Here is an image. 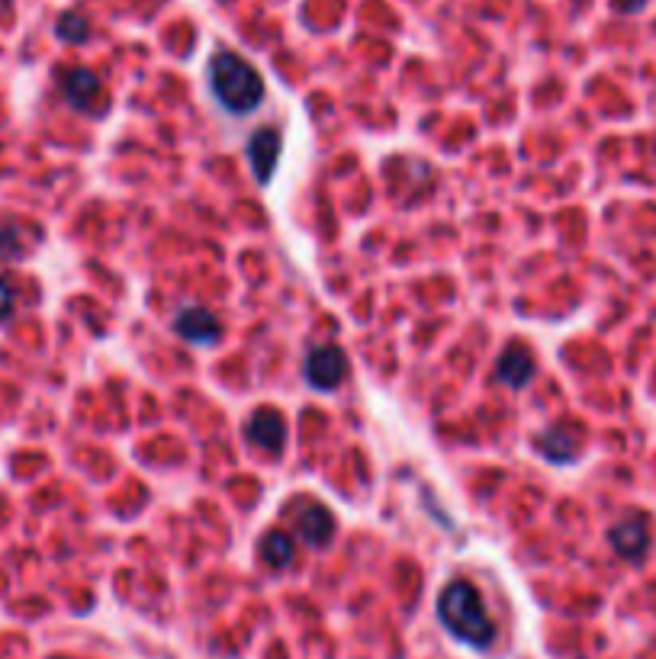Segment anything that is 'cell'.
Instances as JSON below:
<instances>
[{
    "instance_id": "11",
    "label": "cell",
    "mask_w": 656,
    "mask_h": 659,
    "mask_svg": "<svg viewBox=\"0 0 656 659\" xmlns=\"http://www.w3.org/2000/svg\"><path fill=\"white\" fill-rule=\"evenodd\" d=\"M62 88H65V100H68L75 109H81V113H94V103L97 96H100V81H97L94 72H88V68H75V72L65 75Z\"/></svg>"
},
{
    "instance_id": "2",
    "label": "cell",
    "mask_w": 656,
    "mask_h": 659,
    "mask_svg": "<svg viewBox=\"0 0 656 659\" xmlns=\"http://www.w3.org/2000/svg\"><path fill=\"white\" fill-rule=\"evenodd\" d=\"M209 88L216 100L235 113L245 116L261 106L265 100V78L252 62H245L239 52H216L209 62Z\"/></svg>"
},
{
    "instance_id": "12",
    "label": "cell",
    "mask_w": 656,
    "mask_h": 659,
    "mask_svg": "<svg viewBox=\"0 0 656 659\" xmlns=\"http://www.w3.org/2000/svg\"><path fill=\"white\" fill-rule=\"evenodd\" d=\"M293 554H296V547H293V538H290V534H283V531H268V534H265V541H261V557H265V564L274 566V569H283V566L293 564Z\"/></svg>"
},
{
    "instance_id": "3",
    "label": "cell",
    "mask_w": 656,
    "mask_h": 659,
    "mask_svg": "<svg viewBox=\"0 0 656 659\" xmlns=\"http://www.w3.org/2000/svg\"><path fill=\"white\" fill-rule=\"evenodd\" d=\"M348 374V361H345V351L338 345H319L309 351L306 358V383L319 392H329L335 389Z\"/></svg>"
},
{
    "instance_id": "9",
    "label": "cell",
    "mask_w": 656,
    "mask_h": 659,
    "mask_svg": "<svg viewBox=\"0 0 656 659\" xmlns=\"http://www.w3.org/2000/svg\"><path fill=\"white\" fill-rule=\"evenodd\" d=\"M496 377H499V383L512 386V389L528 386V379L535 377V361H531L528 348L525 345H509L502 351L499 364H496Z\"/></svg>"
},
{
    "instance_id": "8",
    "label": "cell",
    "mask_w": 656,
    "mask_h": 659,
    "mask_svg": "<svg viewBox=\"0 0 656 659\" xmlns=\"http://www.w3.org/2000/svg\"><path fill=\"white\" fill-rule=\"evenodd\" d=\"M278 158H281V132L278 129H258L248 139V161H252V171H255L258 184L271 181V175L278 168Z\"/></svg>"
},
{
    "instance_id": "14",
    "label": "cell",
    "mask_w": 656,
    "mask_h": 659,
    "mask_svg": "<svg viewBox=\"0 0 656 659\" xmlns=\"http://www.w3.org/2000/svg\"><path fill=\"white\" fill-rule=\"evenodd\" d=\"M13 306H16V293H13L10 283L0 277V322H7L13 315Z\"/></svg>"
},
{
    "instance_id": "5",
    "label": "cell",
    "mask_w": 656,
    "mask_h": 659,
    "mask_svg": "<svg viewBox=\"0 0 656 659\" xmlns=\"http://www.w3.org/2000/svg\"><path fill=\"white\" fill-rule=\"evenodd\" d=\"M296 531H299V538H303L309 547L322 551V547H329L332 538H335V518H332V512H329L325 505L306 502V505L296 512Z\"/></svg>"
},
{
    "instance_id": "4",
    "label": "cell",
    "mask_w": 656,
    "mask_h": 659,
    "mask_svg": "<svg viewBox=\"0 0 656 659\" xmlns=\"http://www.w3.org/2000/svg\"><path fill=\"white\" fill-rule=\"evenodd\" d=\"M245 435H248V441H252L255 448H261V451H268V454H281L283 444H286V422H283V415L278 409L265 405V409H258V412L248 418Z\"/></svg>"
},
{
    "instance_id": "1",
    "label": "cell",
    "mask_w": 656,
    "mask_h": 659,
    "mask_svg": "<svg viewBox=\"0 0 656 659\" xmlns=\"http://www.w3.org/2000/svg\"><path fill=\"white\" fill-rule=\"evenodd\" d=\"M438 621L445 631L473 650H489L496 641V624L483 608V598L470 579H451L438 595Z\"/></svg>"
},
{
    "instance_id": "6",
    "label": "cell",
    "mask_w": 656,
    "mask_h": 659,
    "mask_svg": "<svg viewBox=\"0 0 656 659\" xmlns=\"http://www.w3.org/2000/svg\"><path fill=\"white\" fill-rule=\"evenodd\" d=\"M608 541H612V547H615L618 557H625V560H641V557L647 554V547H651L647 521H644L641 515L625 518V521H618V525L608 531Z\"/></svg>"
},
{
    "instance_id": "10",
    "label": "cell",
    "mask_w": 656,
    "mask_h": 659,
    "mask_svg": "<svg viewBox=\"0 0 656 659\" xmlns=\"http://www.w3.org/2000/svg\"><path fill=\"white\" fill-rule=\"evenodd\" d=\"M538 451L551 461V464H569L579 454V431L573 425H551L541 438H538Z\"/></svg>"
},
{
    "instance_id": "13",
    "label": "cell",
    "mask_w": 656,
    "mask_h": 659,
    "mask_svg": "<svg viewBox=\"0 0 656 659\" xmlns=\"http://www.w3.org/2000/svg\"><path fill=\"white\" fill-rule=\"evenodd\" d=\"M59 36H62V39H72V42H85V39H88V23H85V16L65 13V16L59 20Z\"/></svg>"
},
{
    "instance_id": "7",
    "label": "cell",
    "mask_w": 656,
    "mask_h": 659,
    "mask_svg": "<svg viewBox=\"0 0 656 659\" xmlns=\"http://www.w3.org/2000/svg\"><path fill=\"white\" fill-rule=\"evenodd\" d=\"M175 332H178L184 341H190V345H200V348L216 345V341H219V335H222L219 319H216L213 312L200 309V306H190V309H184V312L175 319Z\"/></svg>"
}]
</instances>
